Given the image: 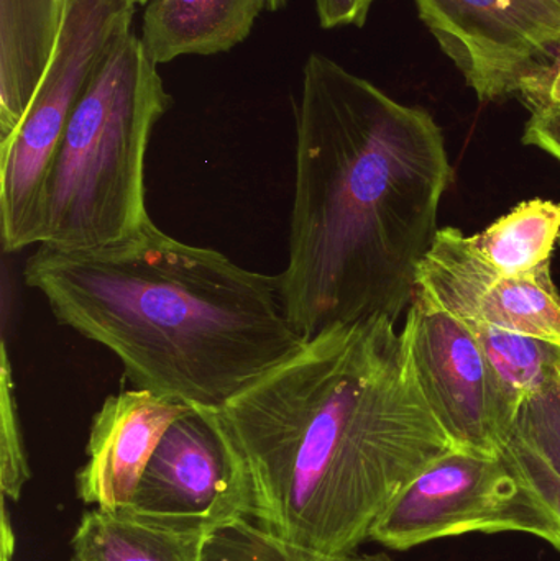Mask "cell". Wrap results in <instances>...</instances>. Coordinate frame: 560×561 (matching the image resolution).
I'll return each mask as SVG.
<instances>
[{"label":"cell","mask_w":560,"mask_h":561,"mask_svg":"<svg viewBox=\"0 0 560 561\" xmlns=\"http://www.w3.org/2000/svg\"><path fill=\"white\" fill-rule=\"evenodd\" d=\"M207 415L242 468L249 519L309 552H358L398 494L454 450L410 340L375 317L332 327Z\"/></svg>","instance_id":"6da1fadb"},{"label":"cell","mask_w":560,"mask_h":561,"mask_svg":"<svg viewBox=\"0 0 560 561\" xmlns=\"http://www.w3.org/2000/svg\"><path fill=\"white\" fill-rule=\"evenodd\" d=\"M443 130L328 56L302 68L296 111L288 265L279 275L295 329L400 322L453 181Z\"/></svg>","instance_id":"7a4b0ae2"},{"label":"cell","mask_w":560,"mask_h":561,"mask_svg":"<svg viewBox=\"0 0 560 561\" xmlns=\"http://www.w3.org/2000/svg\"><path fill=\"white\" fill-rule=\"evenodd\" d=\"M61 325L105 346L135 388L217 409L292 358L278 276L180 242L151 219L111 245L39 247L23 268Z\"/></svg>","instance_id":"3957f363"},{"label":"cell","mask_w":560,"mask_h":561,"mask_svg":"<svg viewBox=\"0 0 560 561\" xmlns=\"http://www.w3.org/2000/svg\"><path fill=\"white\" fill-rule=\"evenodd\" d=\"M171 105L158 66L132 26L115 36L79 99L49 168L38 245H111L150 220L145 161Z\"/></svg>","instance_id":"277c9868"},{"label":"cell","mask_w":560,"mask_h":561,"mask_svg":"<svg viewBox=\"0 0 560 561\" xmlns=\"http://www.w3.org/2000/svg\"><path fill=\"white\" fill-rule=\"evenodd\" d=\"M135 7L128 0H65L45 76L15 130L0 140L3 252L38 245L43 187L66 125L115 36L134 25Z\"/></svg>","instance_id":"5b68a950"},{"label":"cell","mask_w":560,"mask_h":561,"mask_svg":"<svg viewBox=\"0 0 560 561\" xmlns=\"http://www.w3.org/2000/svg\"><path fill=\"white\" fill-rule=\"evenodd\" d=\"M526 534L560 553V526L535 488L499 455L447 451L421 471L372 530V542L408 552L467 534Z\"/></svg>","instance_id":"8992f818"},{"label":"cell","mask_w":560,"mask_h":561,"mask_svg":"<svg viewBox=\"0 0 560 561\" xmlns=\"http://www.w3.org/2000/svg\"><path fill=\"white\" fill-rule=\"evenodd\" d=\"M117 513L171 533L209 539L249 519V486L213 422L193 409L168 428L130 504Z\"/></svg>","instance_id":"52a82bcc"},{"label":"cell","mask_w":560,"mask_h":561,"mask_svg":"<svg viewBox=\"0 0 560 561\" xmlns=\"http://www.w3.org/2000/svg\"><path fill=\"white\" fill-rule=\"evenodd\" d=\"M401 329L421 388L454 447L499 455L512 424L473 330L414 293Z\"/></svg>","instance_id":"ba28073f"},{"label":"cell","mask_w":560,"mask_h":561,"mask_svg":"<svg viewBox=\"0 0 560 561\" xmlns=\"http://www.w3.org/2000/svg\"><path fill=\"white\" fill-rule=\"evenodd\" d=\"M479 101L516 95L526 69L560 42L558 0H414Z\"/></svg>","instance_id":"9c48e42d"},{"label":"cell","mask_w":560,"mask_h":561,"mask_svg":"<svg viewBox=\"0 0 560 561\" xmlns=\"http://www.w3.org/2000/svg\"><path fill=\"white\" fill-rule=\"evenodd\" d=\"M414 293L464 322L536 336L560 348V293L551 265L528 275H500L454 227L437 230Z\"/></svg>","instance_id":"30bf717a"},{"label":"cell","mask_w":560,"mask_h":561,"mask_svg":"<svg viewBox=\"0 0 560 561\" xmlns=\"http://www.w3.org/2000/svg\"><path fill=\"white\" fill-rule=\"evenodd\" d=\"M190 411L144 389L108 396L92 419L85 463L76 473L78 500L92 510L128 506L161 438Z\"/></svg>","instance_id":"8fae6325"},{"label":"cell","mask_w":560,"mask_h":561,"mask_svg":"<svg viewBox=\"0 0 560 561\" xmlns=\"http://www.w3.org/2000/svg\"><path fill=\"white\" fill-rule=\"evenodd\" d=\"M268 0H151L141 43L155 65L229 51L252 32Z\"/></svg>","instance_id":"7c38bea8"},{"label":"cell","mask_w":560,"mask_h":561,"mask_svg":"<svg viewBox=\"0 0 560 561\" xmlns=\"http://www.w3.org/2000/svg\"><path fill=\"white\" fill-rule=\"evenodd\" d=\"M65 0H0V140L22 121L58 42Z\"/></svg>","instance_id":"4fadbf2b"},{"label":"cell","mask_w":560,"mask_h":561,"mask_svg":"<svg viewBox=\"0 0 560 561\" xmlns=\"http://www.w3.org/2000/svg\"><path fill=\"white\" fill-rule=\"evenodd\" d=\"M206 540L91 507L79 519L69 547L76 561H203Z\"/></svg>","instance_id":"5bb4252c"},{"label":"cell","mask_w":560,"mask_h":561,"mask_svg":"<svg viewBox=\"0 0 560 561\" xmlns=\"http://www.w3.org/2000/svg\"><path fill=\"white\" fill-rule=\"evenodd\" d=\"M500 454L535 488L560 526V378L523 402Z\"/></svg>","instance_id":"9a60e30c"},{"label":"cell","mask_w":560,"mask_h":561,"mask_svg":"<svg viewBox=\"0 0 560 561\" xmlns=\"http://www.w3.org/2000/svg\"><path fill=\"white\" fill-rule=\"evenodd\" d=\"M559 239L560 203L529 199L470 237V243L500 275L519 276L551 265Z\"/></svg>","instance_id":"2e32d148"},{"label":"cell","mask_w":560,"mask_h":561,"mask_svg":"<svg viewBox=\"0 0 560 561\" xmlns=\"http://www.w3.org/2000/svg\"><path fill=\"white\" fill-rule=\"evenodd\" d=\"M476 333L495 379L503 412L515 422L526 399L558 381L560 348L523 333L480 322H466Z\"/></svg>","instance_id":"e0dca14e"},{"label":"cell","mask_w":560,"mask_h":561,"mask_svg":"<svg viewBox=\"0 0 560 561\" xmlns=\"http://www.w3.org/2000/svg\"><path fill=\"white\" fill-rule=\"evenodd\" d=\"M203 561H395L387 552L325 556L309 552L263 533L242 519L210 536L204 543Z\"/></svg>","instance_id":"ac0fdd59"},{"label":"cell","mask_w":560,"mask_h":561,"mask_svg":"<svg viewBox=\"0 0 560 561\" xmlns=\"http://www.w3.org/2000/svg\"><path fill=\"white\" fill-rule=\"evenodd\" d=\"M28 455L20 424L12 363L7 343H2L0 368V491L5 500L20 501L30 481Z\"/></svg>","instance_id":"d6986e66"},{"label":"cell","mask_w":560,"mask_h":561,"mask_svg":"<svg viewBox=\"0 0 560 561\" xmlns=\"http://www.w3.org/2000/svg\"><path fill=\"white\" fill-rule=\"evenodd\" d=\"M516 95L532 114L560 107V42L526 69Z\"/></svg>","instance_id":"ffe728a7"},{"label":"cell","mask_w":560,"mask_h":561,"mask_svg":"<svg viewBox=\"0 0 560 561\" xmlns=\"http://www.w3.org/2000/svg\"><path fill=\"white\" fill-rule=\"evenodd\" d=\"M523 144L546 151L560 163V107L533 112L523 134Z\"/></svg>","instance_id":"44dd1931"},{"label":"cell","mask_w":560,"mask_h":561,"mask_svg":"<svg viewBox=\"0 0 560 561\" xmlns=\"http://www.w3.org/2000/svg\"><path fill=\"white\" fill-rule=\"evenodd\" d=\"M375 0H316V12L322 28L364 26Z\"/></svg>","instance_id":"7402d4cb"},{"label":"cell","mask_w":560,"mask_h":561,"mask_svg":"<svg viewBox=\"0 0 560 561\" xmlns=\"http://www.w3.org/2000/svg\"><path fill=\"white\" fill-rule=\"evenodd\" d=\"M0 561H13L15 556V534H13L12 520L5 506V497L2 500V520H0Z\"/></svg>","instance_id":"603a6c76"},{"label":"cell","mask_w":560,"mask_h":561,"mask_svg":"<svg viewBox=\"0 0 560 561\" xmlns=\"http://www.w3.org/2000/svg\"><path fill=\"white\" fill-rule=\"evenodd\" d=\"M289 0H268V10L276 12V10L283 9Z\"/></svg>","instance_id":"cb8c5ba5"},{"label":"cell","mask_w":560,"mask_h":561,"mask_svg":"<svg viewBox=\"0 0 560 561\" xmlns=\"http://www.w3.org/2000/svg\"><path fill=\"white\" fill-rule=\"evenodd\" d=\"M128 2L134 3V5H141V3H150L151 0H128Z\"/></svg>","instance_id":"d4e9b609"},{"label":"cell","mask_w":560,"mask_h":561,"mask_svg":"<svg viewBox=\"0 0 560 561\" xmlns=\"http://www.w3.org/2000/svg\"><path fill=\"white\" fill-rule=\"evenodd\" d=\"M559 378H560V363L558 365Z\"/></svg>","instance_id":"484cf974"},{"label":"cell","mask_w":560,"mask_h":561,"mask_svg":"<svg viewBox=\"0 0 560 561\" xmlns=\"http://www.w3.org/2000/svg\"><path fill=\"white\" fill-rule=\"evenodd\" d=\"M69 561H76V560H72V559H71V560H69Z\"/></svg>","instance_id":"4316f807"},{"label":"cell","mask_w":560,"mask_h":561,"mask_svg":"<svg viewBox=\"0 0 560 561\" xmlns=\"http://www.w3.org/2000/svg\"><path fill=\"white\" fill-rule=\"evenodd\" d=\"M558 2L560 3V0H558Z\"/></svg>","instance_id":"83f0119b"}]
</instances>
